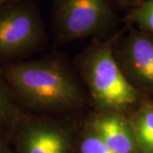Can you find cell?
<instances>
[{"mask_svg": "<svg viewBox=\"0 0 153 153\" xmlns=\"http://www.w3.org/2000/svg\"><path fill=\"white\" fill-rule=\"evenodd\" d=\"M2 70L14 98L28 109L66 112L78 109L85 101L78 80L58 59L13 62Z\"/></svg>", "mask_w": 153, "mask_h": 153, "instance_id": "1", "label": "cell"}, {"mask_svg": "<svg viewBox=\"0 0 153 153\" xmlns=\"http://www.w3.org/2000/svg\"><path fill=\"white\" fill-rule=\"evenodd\" d=\"M76 66L97 112L121 114L136 101L137 91L115 59L111 42L90 45L77 59Z\"/></svg>", "mask_w": 153, "mask_h": 153, "instance_id": "2", "label": "cell"}, {"mask_svg": "<svg viewBox=\"0 0 153 153\" xmlns=\"http://www.w3.org/2000/svg\"><path fill=\"white\" fill-rule=\"evenodd\" d=\"M46 38L37 7L28 0H10L0 7V60L38 50Z\"/></svg>", "mask_w": 153, "mask_h": 153, "instance_id": "3", "label": "cell"}, {"mask_svg": "<svg viewBox=\"0 0 153 153\" xmlns=\"http://www.w3.org/2000/svg\"><path fill=\"white\" fill-rule=\"evenodd\" d=\"M79 128L65 121L22 112L9 146L13 153H76Z\"/></svg>", "mask_w": 153, "mask_h": 153, "instance_id": "4", "label": "cell"}, {"mask_svg": "<svg viewBox=\"0 0 153 153\" xmlns=\"http://www.w3.org/2000/svg\"><path fill=\"white\" fill-rule=\"evenodd\" d=\"M112 19L108 0H54L53 27L62 43L105 33Z\"/></svg>", "mask_w": 153, "mask_h": 153, "instance_id": "5", "label": "cell"}, {"mask_svg": "<svg viewBox=\"0 0 153 153\" xmlns=\"http://www.w3.org/2000/svg\"><path fill=\"white\" fill-rule=\"evenodd\" d=\"M86 123L114 152L140 153L130 122L120 113L97 112Z\"/></svg>", "mask_w": 153, "mask_h": 153, "instance_id": "6", "label": "cell"}, {"mask_svg": "<svg viewBox=\"0 0 153 153\" xmlns=\"http://www.w3.org/2000/svg\"><path fill=\"white\" fill-rule=\"evenodd\" d=\"M126 69L140 84L153 87V40L145 36H134L123 50Z\"/></svg>", "mask_w": 153, "mask_h": 153, "instance_id": "7", "label": "cell"}, {"mask_svg": "<svg viewBox=\"0 0 153 153\" xmlns=\"http://www.w3.org/2000/svg\"><path fill=\"white\" fill-rule=\"evenodd\" d=\"M22 111L6 82L0 66V145L9 146L10 138L17 119Z\"/></svg>", "mask_w": 153, "mask_h": 153, "instance_id": "8", "label": "cell"}, {"mask_svg": "<svg viewBox=\"0 0 153 153\" xmlns=\"http://www.w3.org/2000/svg\"><path fill=\"white\" fill-rule=\"evenodd\" d=\"M140 153H153V108H145L131 120Z\"/></svg>", "mask_w": 153, "mask_h": 153, "instance_id": "9", "label": "cell"}, {"mask_svg": "<svg viewBox=\"0 0 153 153\" xmlns=\"http://www.w3.org/2000/svg\"><path fill=\"white\" fill-rule=\"evenodd\" d=\"M76 153H116L107 147L85 123L79 128L76 142Z\"/></svg>", "mask_w": 153, "mask_h": 153, "instance_id": "10", "label": "cell"}, {"mask_svg": "<svg viewBox=\"0 0 153 153\" xmlns=\"http://www.w3.org/2000/svg\"><path fill=\"white\" fill-rule=\"evenodd\" d=\"M131 17L143 27L153 33V0L148 1L139 8Z\"/></svg>", "mask_w": 153, "mask_h": 153, "instance_id": "11", "label": "cell"}, {"mask_svg": "<svg viewBox=\"0 0 153 153\" xmlns=\"http://www.w3.org/2000/svg\"><path fill=\"white\" fill-rule=\"evenodd\" d=\"M0 153H13L10 146L0 145Z\"/></svg>", "mask_w": 153, "mask_h": 153, "instance_id": "12", "label": "cell"}, {"mask_svg": "<svg viewBox=\"0 0 153 153\" xmlns=\"http://www.w3.org/2000/svg\"><path fill=\"white\" fill-rule=\"evenodd\" d=\"M8 1H10V0H0V7L3 5L4 4H5L6 2H8Z\"/></svg>", "mask_w": 153, "mask_h": 153, "instance_id": "13", "label": "cell"}]
</instances>
